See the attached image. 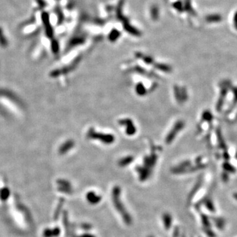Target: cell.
Returning <instances> with one entry per match:
<instances>
[{
  "label": "cell",
  "mask_w": 237,
  "mask_h": 237,
  "mask_svg": "<svg viewBox=\"0 0 237 237\" xmlns=\"http://www.w3.org/2000/svg\"><path fill=\"white\" fill-rule=\"evenodd\" d=\"M202 223L204 225H206V227H207V225H209V221H208V219L207 218L206 216H202Z\"/></svg>",
  "instance_id": "cell-10"
},
{
  "label": "cell",
  "mask_w": 237,
  "mask_h": 237,
  "mask_svg": "<svg viewBox=\"0 0 237 237\" xmlns=\"http://www.w3.org/2000/svg\"><path fill=\"white\" fill-rule=\"evenodd\" d=\"M120 195H121V189L117 186H116L113 188L112 191L113 203H114L116 210L121 214L124 222L127 225H130L133 221L132 218H131L130 214L127 212L123 203L120 200Z\"/></svg>",
  "instance_id": "cell-1"
},
{
  "label": "cell",
  "mask_w": 237,
  "mask_h": 237,
  "mask_svg": "<svg viewBox=\"0 0 237 237\" xmlns=\"http://www.w3.org/2000/svg\"><path fill=\"white\" fill-rule=\"evenodd\" d=\"M184 127V123L181 121H178L175 125L173 128L171 130L170 133H168L166 137V143L170 144L171 142L173 140V139L175 138L176 135L178 134V131H180Z\"/></svg>",
  "instance_id": "cell-4"
},
{
  "label": "cell",
  "mask_w": 237,
  "mask_h": 237,
  "mask_svg": "<svg viewBox=\"0 0 237 237\" xmlns=\"http://www.w3.org/2000/svg\"><path fill=\"white\" fill-rule=\"evenodd\" d=\"M206 206H207V208H208L210 211H214L215 208H214L213 204L212 202H211L210 201V200H207V201H206Z\"/></svg>",
  "instance_id": "cell-9"
},
{
  "label": "cell",
  "mask_w": 237,
  "mask_h": 237,
  "mask_svg": "<svg viewBox=\"0 0 237 237\" xmlns=\"http://www.w3.org/2000/svg\"><path fill=\"white\" fill-rule=\"evenodd\" d=\"M133 160L134 158L133 156L125 157V158L120 159V161L119 162V165L121 167H125L129 165L131 162H133Z\"/></svg>",
  "instance_id": "cell-7"
},
{
  "label": "cell",
  "mask_w": 237,
  "mask_h": 237,
  "mask_svg": "<svg viewBox=\"0 0 237 237\" xmlns=\"http://www.w3.org/2000/svg\"><path fill=\"white\" fill-rule=\"evenodd\" d=\"M234 197H235V198H236L237 200V194H235Z\"/></svg>",
  "instance_id": "cell-12"
},
{
  "label": "cell",
  "mask_w": 237,
  "mask_h": 237,
  "mask_svg": "<svg viewBox=\"0 0 237 237\" xmlns=\"http://www.w3.org/2000/svg\"><path fill=\"white\" fill-rule=\"evenodd\" d=\"M148 237H153V236H148Z\"/></svg>",
  "instance_id": "cell-13"
},
{
  "label": "cell",
  "mask_w": 237,
  "mask_h": 237,
  "mask_svg": "<svg viewBox=\"0 0 237 237\" xmlns=\"http://www.w3.org/2000/svg\"><path fill=\"white\" fill-rule=\"evenodd\" d=\"M80 237H96V236L92 234H89V233H85V234L82 235Z\"/></svg>",
  "instance_id": "cell-11"
},
{
  "label": "cell",
  "mask_w": 237,
  "mask_h": 237,
  "mask_svg": "<svg viewBox=\"0 0 237 237\" xmlns=\"http://www.w3.org/2000/svg\"><path fill=\"white\" fill-rule=\"evenodd\" d=\"M162 219L164 227H165V229L168 230L171 228V224H172V217H171V216L169 213H164L162 216Z\"/></svg>",
  "instance_id": "cell-6"
},
{
  "label": "cell",
  "mask_w": 237,
  "mask_h": 237,
  "mask_svg": "<svg viewBox=\"0 0 237 237\" xmlns=\"http://www.w3.org/2000/svg\"><path fill=\"white\" fill-rule=\"evenodd\" d=\"M135 91L138 96H144L147 91L142 83H138L136 85Z\"/></svg>",
  "instance_id": "cell-8"
},
{
  "label": "cell",
  "mask_w": 237,
  "mask_h": 237,
  "mask_svg": "<svg viewBox=\"0 0 237 237\" xmlns=\"http://www.w3.org/2000/svg\"><path fill=\"white\" fill-rule=\"evenodd\" d=\"M119 123L121 125L125 126V133L129 136L134 135L136 133V128L133 121L130 119H125L120 120Z\"/></svg>",
  "instance_id": "cell-3"
},
{
  "label": "cell",
  "mask_w": 237,
  "mask_h": 237,
  "mask_svg": "<svg viewBox=\"0 0 237 237\" xmlns=\"http://www.w3.org/2000/svg\"><path fill=\"white\" fill-rule=\"evenodd\" d=\"M86 200L90 204L92 205H96L98 203H100L101 200V196L97 194L96 192L94 191H90L86 194Z\"/></svg>",
  "instance_id": "cell-5"
},
{
  "label": "cell",
  "mask_w": 237,
  "mask_h": 237,
  "mask_svg": "<svg viewBox=\"0 0 237 237\" xmlns=\"http://www.w3.org/2000/svg\"><path fill=\"white\" fill-rule=\"evenodd\" d=\"M88 137L90 139L97 140L105 144H111L115 141V136L111 134L97 133V131L90 129L88 132Z\"/></svg>",
  "instance_id": "cell-2"
}]
</instances>
